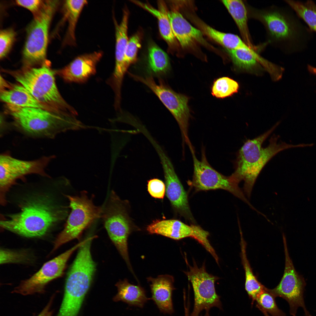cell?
<instances>
[{"mask_svg": "<svg viewBox=\"0 0 316 316\" xmlns=\"http://www.w3.org/2000/svg\"><path fill=\"white\" fill-rule=\"evenodd\" d=\"M245 4L249 19L259 22L264 27L267 44L288 55L300 53L308 48L313 32L302 23L290 7L273 5L258 8L246 1Z\"/></svg>", "mask_w": 316, "mask_h": 316, "instance_id": "obj_1", "label": "cell"}, {"mask_svg": "<svg viewBox=\"0 0 316 316\" xmlns=\"http://www.w3.org/2000/svg\"><path fill=\"white\" fill-rule=\"evenodd\" d=\"M279 123L264 133L252 139L248 140L238 151L235 161V170L231 176L239 183L243 181V192L250 198L257 179L267 163L279 152L290 148L305 147L304 144L293 145L279 142V137L274 135L265 147L264 142L274 130Z\"/></svg>", "mask_w": 316, "mask_h": 316, "instance_id": "obj_2", "label": "cell"}, {"mask_svg": "<svg viewBox=\"0 0 316 316\" xmlns=\"http://www.w3.org/2000/svg\"><path fill=\"white\" fill-rule=\"evenodd\" d=\"M6 108L16 129L33 138L52 139L61 133L84 127L76 116L61 115L39 108L20 107L9 104H6Z\"/></svg>", "mask_w": 316, "mask_h": 316, "instance_id": "obj_3", "label": "cell"}, {"mask_svg": "<svg viewBox=\"0 0 316 316\" xmlns=\"http://www.w3.org/2000/svg\"><path fill=\"white\" fill-rule=\"evenodd\" d=\"M62 211L56 207L47 198H32L25 202L19 212L1 221L0 226L24 237H40L61 219Z\"/></svg>", "mask_w": 316, "mask_h": 316, "instance_id": "obj_4", "label": "cell"}, {"mask_svg": "<svg viewBox=\"0 0 316 316\" xmlns=\"http://www.w3.org/2000/svg\"><path fill=\"white\" fill-rule=\"evenodd\" d=\"M49 111L66 116L77 115L76 110L64 99L56 82L54 72L47 64L39 67L27 66L8 72Z\"/></svg>", "mask_w": 316, "mask_h": 316, "instance_id": "obj_5", "label": "cell"}, {"mask_svg": "<svg viewBox=\"0 0 316 316\" xmlns=\"http://www.w3.org/2000/svg\"><path fill=\"white\" fill-rule=\"evenodd\" d=\"M66 196L69 200L71 212L63 229L54 241L53 250L78 238L85 229L101 216L102 207L95 205L86 192H82L79 195Z\"/></svg>", "mask_w": 316, "mask_h": 316, "instance_id": "obj_6", "label": "cell"}, {"mask_svg": "<svg viewBox=\"0 0 316 316\" xmlns=\"http://www.w3.org/2000/svg\"><path fill=\"white\" fill-rule=\"evenodd\" d=\"M58 4V1H44L28 28L23 51L28 66L42 62L45 58L49 28Z\"/></svg>", "mask_w": 316, "mask_h": 316, "instance_id": "obj_7", "label": "cell"}, {"mask_svg": "<svg viewBox=\"0 0 316 316\" xmlns=\"http://www.w3.org/2000/svg\"><path fill=\"white\" fill-rule=\"evenodd\" d=\"M193 164V174L190 185L195 190L222 189L230 193L247 204L252 209L255 207L250 202L239 183L230 176H226L212 168L208 162L204 150L202 151L201 159H197L193 147L190 148Z\"/></svg>", "mask_w": 316, "mask_h": 316, "instance_id": "obj_8", "label": "cell"}, {"mask_svg": "<svg viewBox=\"0 0 316 316\" xmlns=\"http://www.w3.org/2000/svg\"><path fill=\"white\" fill-rule=\"evenodd\" d=\"M129 75L135 80L145 85L156 95L177 122L183 142L188 146L191 145L188 135L190 115L188 105V98L174 91L161 79L156 83L151 76L142 77L131 73Z\"/></svg>", "mask_w": 316, "mask_h": 316, "instance_id": "obj_9", "label": "cell"}, {"mask_svg": "<svg viewBox=\"0 0 316 316\" xmlns=\"http://www.w3.org/2000/svg\"><path fill=\"white\" fill-rule=\"evenodd\" d=\"M185 260L189 269L185 273L192 284L194 294V308L190 316H199L203 310L205 311V316H209L211 308L222 309L220 297L216 292L214 285L218 277L207 272L204 263L199 267L194 260L192 266L186 259Z\"/></svg>", "mask_w": 316, "mask_h": 316, "instance_id": "obj_10", "label": "cell"}, {"mask_svg": "<svg viewBox=\"0 0 316 316\" xmlns=\"http://www.w3.org/2000/svg\"><path fill=\"white\" fill-rule=\"evenodd\" d=\"M54 155L44 156L32 160H25L13 157L9 154H2L0 156V202H6V194L18 179L25 176L35 174L48 176L45 169Z\"/></svg>", "mask_w": 316, "mask_h": 316, "instance_id": "obj_11", "label": "cell"}, {"mask_svg": "<svg viewBox=\"0 0 316 316\" xmlns=\"http://www.w3.org/2000/svg\"><path fill=\"white\" fill-rule=\"evenodd\" d=\"M114 193L111 192L102 207L101 218L112 241L131 271L127 240L131 228L128 220Z\"/></svg>", "mask_w": 316, "mask_h": 316, "instance_id": "obj_12", "label": "cell"}, {"mask_svg": "<svg viewBox=\"0 0 316 316\" xmlns=\"http://www.w3.org/2000/svg\"><path fill=\"white\" fill-rule=\"evenodd\" d=\"M86 241L85 239L53 259L45 263L29 279L22 281L12 292L24 296L42 293L46 286L63 274L67 261L72 254Z\"/></svg>", "mask_w": 316, "mask_h": 316, "instance_id": "obj_13", "label": "cell"}, {"mask_svg": "<svg viewBox=\"0 0 316 316\" xmlns=\"http://www.w3.org/2000/svg\"><path fill=\"white\" fill-rule=\"evenodd\" d=\"M285 256L284 274L279 284L274 288L267 290L275 298L281 297L286 300L290 306V313L296 316L299 307L303 309L307 316H310L307 310L303 297L304 282L296 272L289 256L286 238L283 235Z\"/></svg>", "mask_w": 316, "mask_h": 316, "instance_id": "obj_14", "label": "cell"}, {"mask_svg": "<svg viewBox=\"0 0 316 316\" xmlns=\"http://www.w3.org/2000/svg\"><path fill=\"white\" fill-rule=\"evenodd\" d=\"M166 185V196L176 210L192 224L195 220L189 206L187 194L168 157L160 160Z\"/></svg>", "mask_w": 316, "mask_h": 316, "instance_id": "obj_15", "label": "cell"}, {"mask_svg": "<svg viewBox=\"0 0 316 316\" xmlns=\"http://www.w3.org/2000/svg\"><path fill=\"white\" fill-rule=\"evenodd\" d=\"M148 232L157 234L175 240L187 237L195 239L201 244L206 241L207 232L195 224L187 225L177 219L157 220L148 225Z\"/></svg>", "mask_w": 316, "mask_h": 316, "instance_id": "obj_16", "label": "cell"}, {"mask_svg": "<svg viewBox=\"0 0 316 316\" xmlns=\"http://www.w3.org/2000/svg\"><path fill=\"white\" fill-rule=\"evenodd\" d=\"M103 54L100 51L79 56L57 73L66 82L84 83L96 73L97 65Z\"/></svg>", "mask_w": 316, "mask_h": 316, "instance_id": "obj_17", "label": "cell"}, {"mask_svg": "<svg viewBox=\"0 0 316 316\" xmlns=\"http://www.w3.org/2000/svg\"><path fill=\"white\" fill-rule=\"evenodd\" d=\"M0 78V99L6 104L23 107L39 108L49 111L22 85L12 84L1 76Z\"/></svg>", "mask_w": 316, "mask_h": 316, "instance_id": "obj_18", "label": "cell"}, {"mask_svg": "<svg viewBox=\"0 0 316 316\" xmlns=\"http://www.w3.org/2000/svg\"><path fill=\"white\" fill-rule=\"evenodd\" d=\"M148 280L151 282V298L160 311L164 314L173 313L172 296L173 291L175 289L173 277L169 275H161L155 278L149 277Z\"/></svg>", "mask_w": 316, "mask_h": 316, "instance_id": "obj_19", "label": "cell"}, {"mask_svg": "<svg viewBox=\"0 0 316 316\" xmlns=\"http://www.w3.org/2000/svg\"><path fill=\"white\" fill-rule=\"evenodd\" d=\"M168 16L174 35L182 47H188L195 42H204L201 31L193 26L179 12L169 11Z\"/></svg>", "mask_w": 316, "mask_h": 316, "instance_id": "obj_20", "label": "cell"}, {"mask_svg": "<svg viewBox=\"0 0 316 316\" xmlns=\"http://www.w3.org/2000/svg\"><path fill=\"white\" fill-rule=\"evenodd\" d=\"M222 1L236 24L241 38L252 48L258 51L260 50V46H256L253 44L249 31V18L245 1L225 0Z\"/></svg>", "mask_w": 316, "mask_h": 316, "instance_id": "obj_21", "label": "cell"}, {"mask_svg": "<svg viewBox=\"0 0 316 316\" xmlns=\"http://www.w3.org/2000/svg\"><path fill=\"white\" fill-rule=\"evenodd\" d=\"M129 12L127 9L123 10L121 23L118 24L114 19L115 26L116 44L115 66L114 71L119 74H124L129 67L125 59L128 38V25Z\"/></svg>", "mask_w": 316, "mask_h": 316, "instance_id": "obj_22", "label": "cell"}, {"mask_svg": "<svg viewBox=\"0 0 316 316\" xmlns=\"http://www.w3.org/2000/svg\"><path fill=\"white\" fill-rule=\"evenodd\" d=\"M132 1L157 18L160 34L169 46L172 47L176 44V38L173 33L169 17V11L164 1H158L157 9L147 4L139 1L133 0Z\"/></svg>", "mask_w": 316, "mask_h": 316, "instance_id": "obj_23", "label": "cell"}, {"mask_svg": "<svg viewBox=\"0 0 316 316\" xmlns=\"http://www.w3.org/2000/svg\"><path fill=\"white\" fill-rule=\"evenodd\" d=\"M118 293L113 298L114 301H121L130 306L143 308L151 298H148L145 290L139 285L129 283L125 279L118 282L116 285Z\"/></svg>", "mask_w": 316, "mask_h": 316, "instance_id": "obj_24", "label": "cell"}, {"mask_svg": "<svg viewBox=\"0 0 316 316\" xmlns=\"http://www.w3.org/2000/svg\"><path fill=\"white\" fill-rule=\"evenodd\" d=\"M148 53L146 70L147 76H163L168 74L170 64L167 54L154 44L150 45Z\"/></svg>", "mask_w": 316, "mask_h": 316, "instance_id": "obj_25", "label": "cell"}, {"mask_svg": "<svg viewBox=\"0 0 316 316\" xmlns=\"http://www.w3.org/2000/svg\"><path fill=\"white\" fill-rule=\"evenodd\" d=\"M239 229L241 237V258L245 273V288L249 298L252 299L253 305L265 287L258 281L253 274L247 258L246 243L243 237L241 228L240 227Z\"/></svg>", "mask_w": 316, "mask_h": 316, "instance_id": "obj_26", "label": "cell"}, {"mask_svg": "<svg viewBox=\"0 0 316 316\" xmlns=\"http://www.w3.org/2000/svg\"><path fill=\"white\" fill-rule=\"evenodd\" d=\"M87 3V1L84 0L65 1V17L68 23L66 39L69 44H75L76 27L81 12Z\"/></svg>", "mask_w": 316, "mask_h": 316, "instance_id": "obj_27", "label": "cell"}, {"mask_svg": "<svg viewBox=\"0 0 316 316\" xmlns=\"http://www.w3.org/2000/svg\"><path fill=\"white\" fill-rule=\"evenodd\" d=\"M199 24L205 34L225 49H237L241 40V37L237 35L219 31L203 22H200Z\"/></svg>", "mask_w": 316, "mask_h": 316, "instance_id": "obj_28", "label": "cell"}, {"mask_svg": "<svg viewBox=\"0 0 316 316\" xmlns=\"http://www.w3.org/2000/svg\"><path fill=\"white\" fill-rule=\"evenodd\" d=\"M239 87V85L236 81L228 77H222L214 82L211 93L217 98L223 99L237 93Z\"/></svg>", "mask_w": 316, "mask_h": 316, "instance_id": "obj_29", "label": "cell"}, {"mask_svg": "<svg viewBox=\"0 0 316 316\" xmlns=\"http://www.w3.org/2000/svg\"><path fill=\"white\" fill-rule=\"evenodd\" d=\"M284 2L300 18L307 24L309 28L316 32V13L305 4L299 1L285 0Z\"/></svg>", "mask_w": 316, "mask_h": 316, "instance_id": "obj_30", "label": "cell"}, {"mask_svg": "<svg viewBox=\"0 0 316 316\" xmlns=\"http://www.w3.org/2000/svg\"><path fill=\"white\" fill-rule=\"evenodd\" d=\"M266 288H265L256 298V307L259 309L263 310L272 316H286L285 314L278 307L275 298Z\"/></svg>", "mask_w": 316, "mask_h": 316, "instance_id": "obj_31", "label": "cell"}, {"mask_svg": "<svg viewBox=\"0 0 316 316\" xmlns=\"http://www.w3.org/2000/svg\"><path fill=\"white\" fill-rule=\"evenodd\" d=\"M140 46V37L138 34H135L128 40L125 51V59L129 66L136 61L138 49Z\"/></svg>", "mask_w": 316, "mask_h": 316, "instance_id": "obj_32", "label": "cell"}, {"mask_svg": "<svg viewBox=\"0 0 316 316\" xmlns=\"http://www.w3.org/2000/svg\"><path fill=\"white\" fill-rule=\"evenodd\" d=\"M15 33L11 29L1 30L0 33V58L5 57L9 51L14 41Z\"/></svg>", "mask_w": 316, "mask_h": 316, "instance_id": "obj_33", "label": "cell"}, {"mask_svg": "<svg viewBox=\"0 0 316 316\" xmlns=\"http://www.w3.org/2000/svg\"><path fill=\"white\" fill-rule=\"evenodd\" d=\"M0 264L19 263L23 262L27 259V255L21 253L7 249L0 250Z\"/></svg>", "mask_w": 316, "mask_h": 316, "instance_id": "obj_34", "label": "cell"}, {"mask_svg": "<svg viewBox=\"0 0 316 316\" xmlns=\"http://www.w3.org/2000/svg\"><path fill=\"white\" fill-rule=\"evenodd\" d=\"M147 190L153 197L163 199L165 193V186L163 181L154 178L148 181Z\"/></svg>", "mask_w": 316, "mask_h": 316, "instance_id": "obj_35", "label": "cell"}, {"mask_svg": "<svg viewBox=\"0 0 316 316\" xmlns=\"http://www.w3.org/2000/svg\"><path fill=\"white\" fill-rule=\"evenodd\" d=\"M44 1L40 0H18L16 1L18 5L29 10L32 12L34 15L37 14L40 11Z\"/></svg>", "mask_w": 316, "mask_h": 316, "instance_id": "obj_36", "label": "cell"}, {"mask_svg": "<svg viewBox=\"0 0 316 316\" xmlns=\"http://www.w3.org/2000/svg\"><path fill=\"white\" fill-rule=\"evenodd\" d=\"M54 298L53 296L41 312L37 316H52L53 311L51 308Z\"/></svg>", "mask_w": 316, "mask_h": 316, "instance_id": "obj_37", "label": "cell"}, {"mask_svg": "<svg viewBox=\"0 0 316 316\" xmlns=\"http://www.w3.org/2000/svg\"><path fill=\"white\" fill-rule=\"evenodd\" d=\"M306 5L309 8L316 13V4L313 1L308 0L305 2Z\"/></svg>", "mask_w": 316, "mask_h": 316, "instance_id": "obj_38", "label": "cell"}, {"mask_svg": "<svg viewBox=\"0 0 316 316\" xmlns=\"http://www.w3.org/2000/svg\"><path fill=\"white\" fill-rule=\"evenodd\" d=\"M264 316H270L267 312H265L264 314Z\"/></svg>", "mask_w": 316, "mask_h": 316, "instance_id": "obj_39", "label": "cell"}, {"mask_svg": "<svg viewBox=\"0 0 316 316\" xmlns=\"http://www.w3.org/2000/svg\"><path fill=\"white\" fill-rule=\"evenodd\" d=\"M185 316H189V315L188 314H185Z\"/></svg>", "mask_w": 316, "mask_h": 316, "instance_id": "obj_40", "label": "cell"}]
</instances>
